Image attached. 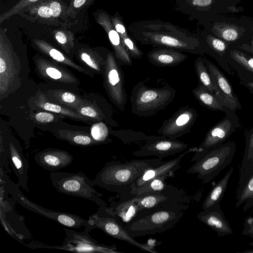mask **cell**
I'll return each mask as SVG.
<instances>
[{"label":"cell","instance_id":"1","mask_svg":"<svg viewBox=\"0 0 253 253\" xmlns=\"http://www.w3.org/2000/svg\"><path fill=\"white\" fill-rule=\"evenodd\" d=\"M128 31L134 39L143 44L194 54H202L206 51L205 42L199 36L159 19L132 23Z\"/></svg>","mask_w":253,"mask_h":253},{"label":"cell","instance_id":"2","mask_svg":"<svg viewBox=\"0 0 253 253\" xmlns=\"http://www.w3.org/2000/svg\"><path fill=\"white\" fill-rule=\"evenodd\" d=\"M162 159H134L125 162L111 161L106 163L93 181L95 185L116 193L118 196L129 195L137 178L146 169L163 164L165 162Z\"/></svg>","mask_w":253,"mask_h":253},{"label":"cell","instance_id":"3","mask_svg":"<svg viewBox=\"0 0 253 253\" xmlns=\"http://www.w3.org/2000/svg\"><path fill=\"white\" fill-rule=\"evenodd\" d=\"M188 207V203L175 202L142 210L130 222L122 225L133 238L162 233L175 226Z\"/></svg>","mask_w":253,"mask_h":253},{"label":"cell","instance_id":"4","mask_svg":"<svg viewBox=\"0 0 253 253\" xmlns=\"http://www.w3.org/2000/svg\"><path fill=\"white\" fill-rule=\"evenodd\" d=\"M175 95V90L169 84L159 87H150L143 82H139L131 91V112L139 117L153 116L165 109Z\"/></svg>","mask_w":253,"mask_h":253},{"label":"cell","instance_id":"5","mask_svg":"<svg viewBox=\"0 0 253 253\" xmlns=\"http://www.w3.org/2000/svg\"><path fill=\"white\" fill-rule=\"evenodd\" d=\"M49 177L53 186L60 193L90 200L99 206H107L102 199L103 194L94 188L93 180L89 179L82 171H51Z\"/></svg>","mask_w":253,"mask_h":253},{"label":"cell","instance_id":"6","mask_svg":"<svg viewBox=\"0 0 253 253\" xmlns=\"http://www.w3.org/2000/svg\"><path fill=\"white\" fill-rule=\"evenodd\" d=\"M236 146L227 142L210 150L187 169L188 174H196L204 183H208L231 162Z\"/></svg>","mask_w":253,"mask_h":253},{"label":"cell","instance_id":"7","mask_svg":"<svg viewBox=\"0 0 253 253\" xmlns=\"http://www.w3.org/2000/svg\"><path fill=\"white\" fill-rule=\"evenodd\" d=\"M12 47L1 39L0 46V99L20 87L24 82V66Z\"/></svg>","mask_w":253,"mask_h":253},{"label":"cell","instance_id":"8","mask_svg":"<svg viewBox=\"0 0 253 253\" xmlns=\"http://www.w3.org/2000/svg\"><path fill=\"white\" fill-rule=\"evenodd\" d=\"M3 187L4 191L9 193L18 203L27 210L40 214L46 218L57 222L59 224L72 228H79L88 224V220L72 213L65 212L49 210L42 207L31 201L19 189V185L12 181L4 173Z\"/></svg>","mask_w":253,"mask_h":253},{"label":"cell","instance_id":"9","mask_svg":"<svg viewBox=\"0 0 253 253\" xmlns=\"http://www.w3.org/2000/svg\"><path fill=\"white\" fill-rule=\"evenodd\" d=\"M105 206H99L97 211L89 216L88 224L84 227V230L90 232L94 229L98 228L109 236L126 242L142 251L151 253H158L154 249L155 244L141 243L130 236L121 222L106 211Z\"/></svg>","mask_w":253,"mask_h":253},{"label":"cell","instance_id":"10","mask_svg":"<svg viewBox=\"0 0 253 253\" xmlns=\"http://www.w3.org/2000/svg\"><path fill=\"white\" fill-rule=\"evenodd\" d=\"M114 54L109 52L103 73L104 86L111 102L125 111L127 101L124 72Z\"/></svg>","mask_w":253,"mask_h":253},{"label":"cell","instance_id":"11","mask_svg":"<svg viewBox=\"0 0 253 253\" xmlns=\"http://www.w3.org/2000/svg\"><path fill=\"white\" fill-rule=\"evenodd\" d=\"M66 237L60 249L80 253H120L115 244L107 245L98 242L92 238L88 231L81 232L64 228Z\"/></svg>","mask_w":253,"mask_h":253},{"label":"cell","instance_id":"12","mask_svg":"<svg viewBox=\"0 0 253 253\" xmlns=\"http://www.w3.org/2000/svg\"><path fill=\"white\" fill-rule=\"evenodd\" d=\"M197 116V111L194 108L189 105L182 107L163 122L158 133L166 138L177 139L191 131Z\"/></svg>","mask_w":253,"mask_h":253},{"label":"cell","instance_id":"13","mask_svg":"<svg viewBox=\"0 0 253 253\" xmlns=\"http://www.w3.org/2000/svg\"><path fill=\"white\" fill-rule=\"evenodd\" d=\"M34 61L38 75L46 82L68 85H79V80L66 66L41 56L35 57Z\"/></svg>","mask_w":253,"mask_h":253},{"label":"cell","instance_id":"14","mask_svg":"<svg viewBox=\"0 0 253 253\" xmlns=\"http://www.w3.org/2000/svg\"><path fill=\"white\" fill-rule=\"evenodd\" d=\"M134 197L140 211L171 203L189 204L190 201L184 190L170 184L161 191L134 195Z\"/></svg>","mask_w":253,"mask_h":253},{"label":"cell","instance_id":"15","mask_svg":"<svg viewBox=\"0 0 253 253\" xmlns=\"http://www.w3.org/2000/svg\"><path fill=\"white\" fill-rule=\"evenodd\" d=\"M189 145L177 139L166 138L161 135L148 140L132 155L138 157L155 156L160 158L173 155L186 150Z\"/></svg>","mask_w":253,"mask_h":253},{"label":"cell","instance_id":"16","mask_svg":"<svg viewBox=\"0 0 253 253\" xmlns=\"http://www.w3.org/2000/svg\"><path fill=\"white\" fill-rule=\"evenodd\" d=\"M1 143L12 170L18 179V184L28 191L29 163L19 143L13 139L4 140Z\"/></svg>","mask_w":253,"mask_h":253},{"label":"cell","instance_id":"17","mask_svg":"<svg viewBox=\"0 0 253 253\" xmlns=\"http://www.w3.org/2000/svg\"><path fill=\"white\" fill-rule=\"evenodd\" d=\"M204 59L216 88V96L222 106L232 110L237 109L240 105L238 99L226 77L214 64L206 58Z\"/></svg>","mask_w":253,"mask_h":253},{"label":"cell","instance_id":"18","mask_svg":"<svg viewBox=\"0 0 253 253\" xmlns=\"http://www.w3.org/2000/svg\"><path fill=\"white\" fill-rule=\"evenodd\" d=\"M232 126L231 120L224 118L211 128L201 144L197 147V151L191 161L195 162L208 151L222 144L232 132Z\"/></svg>","mask_w":253,"mask_h":253},{"label":"cell","instance_id":"19","mask_svg":"<svg viewBox=\"0 0 253 253\" xmlns=\"http://www.w3.org/2000/svg\"><path fill=\"white\" fill-rule=\"evenodd\" d=\"M117 198L118 200H116L115 197L109 198L110 205L105 207V210L124 225L130 222L140 210L134 195H117Z\"/></svg>","mask_w":253,"mask_h":253},{"label":"cell","instance_id":"20","mask_svg":"<svg viewBox=\"0 0 253 253\" xmlns=\"http://www.w3.org/2000/svg\"><path fill=\"white\" fill-rule=\"evenodd\" d=\"M73 156L68 151L59 149L42 150L34 156L36 163L46 170L55 171L68 167L73 161Z\"/></svg>","mask_w":253,"mask_h":253},{"label":"cell","instance_id":"21","mask_svg":"<svg viewBox=\"0 0 253 253\" xmlns=\"http://www.w3.org/2000/svg\"><path fill=\"white\" fill-rule=\"evenodd\" d=\"M28 104L30 107L34 110L49 111L88 124H91L94 122L90 119L80 115L73 109L50 102L46 98L44 92L41 90H38L29 100Z\"/></svg>","mask_w":253,"mask_h":253},{"label":"cell","instance_id":"22","mask_svg":"<svg viewBox=\"0 0 253 253\" xmlns=\"http://www.w3.org/2000/svg\"><path fill=\"white\" fill-rule=\"evenodd\" d=\"M197 151V147L189 148L175 158L165 162L158 166L146 169L136 180L132 190L142 186L153 178L162 175L170 174L172 177H174L175 172L181 167L182 159L185 155L190 153H195Z\"/></svg>","mask_w":253,"mask_h":253},{"label":"cell","instance_id":"23","mask_svg":"<svg viewBox=\"0 0 253 253\" xmlns=\"http://www.w3.org/2000/svg\"><path fill=\"white\" fill-rule=\"evenodd\" d=\"M198 219L215 231L219 237L232 234L233 231L225 218L220 206L203 211L197 215Z\"/></svg>","mask_w":253,"mask_h":253},{"label":"cell","instance_id":"24","mask_svg":"<svg viewBox=\"0 0 253 253\" xmlns=\"http://www.w3.org/2000/svg\"><path fill=\"white\" fill-rule=\"evenodd\" d=\"M236 199V207L239 208L244 204V211L253 207V166L239 172Z\"/></svg>","mask_w":253,"mask_h":253},{"label":"cell","instance_id":"25","mask_svg":"<svg viewBox=\"0 0 253 253\" xmlns=\"http://www.w3.org/2000/svg\"><path fill=\"white\" fill-rule=\"evenodd\" d=\"M149 61L159 67L176 66L185 61L188 56L182 52L166 47H155L147 54Z\"/></svg>","mask_w":253,"mask_h":253},{"label":"cell","instance_id":"26","mask_svg":"<svg viewBox=\"0 0 253 253\" xmlns=\"http://www.w3.org/2000/svg\"><path fill=\"white\" fill-rule=\"evenodd\" d=\"M100 23L106 31L109 41L113 46L114 55L121 65L131 66L132 58L124 47L121 38L114 28L107 15L102 14Z\"/></svg>","mask_w":253,"mask_h":253},{"label":"cell","instance_id":"27","mask_svg":"<svg viewBox=\"0 0 253 253\" xmlns=\"http://www.w3.org/2000/svg\"><path fill=\"white\" fill-rule=\"evenodd\" d=\"M75 111L93 121L105 122L113 126H118L117 122L112 118L113 111L109 104L101 107L95 103L92 104L87 100Z\"/></svg>","mask_w":253,"mask_h":253},{"label":"cell","instance_id":"28","mask_svg":"<svg viewBox=\"0 0 253 253\" xmlns=\"http://www.w3.org/2000/svg\"><path fill=\"white\" fill-rule=\"evenodd\" d=\"M36 43L39 48L53 61L63 65L69 66L90 77L94 76V73L92 71L76 63L58 49L43 42H38Z\"/></svg>","mask_w":253,"mask_h":253},{"label":"cell","instance_id":"29","mask_svg":"<svg viewBox=\"0 0 253 253\" xmlns=\"http://www.w3.org/2000/svg\"><path fill=\"white\" fill-rule=\"evenodd\" d=\"M44 93L50 102L74 110L87 101L76 93L64 89H48Z\"/></svg>","mask_w":253,"mask_h":253},{"label":"cell","instance_id":"30","mask_svg":"<svg viewBox=\"0 0 253 253\" xmlns=\"http://www.w3.org/2000/svg\"><path fill=\"white\" fill-rule=\"evenodd\" d=\"M233 170L234 168L231 167L224 176L212 187L203 201L202 206L203 211L220 206V202L225 194Z\"/></svg>","mask_w":253,"mask_h":253},{"label":"cell","instance_id":"31","mask_svg":"<svg viewBox=\"0 0 253 253\" xmlns=\"http://www.w3.org/2000/svg\"><path fill=\"white\" fill-rule=\"evenodd\" d=\"M108 52L101 54L91 50H82L78 53V57L82 65L86 66L94 73L103 75Z\"/></svg>","mask_w":253,"mask_h":253},{"label":"cell","instance_id":"32","mask_svg":"<svg viewBox=\"0 0 253 253\" xmlns=\"http://www.w3.org/2000/svg\"><path fill=\"white\" fill-rule=\"evenodd\" d=\"M57 136L76 146L87 147L98 145L90 134L84 131L61 129L57 131Z\"/></svg>","mask_w":253,"mask_h":253},{"label":"cell","instance_id":"33","mask_svg":"<svg viewBox=\"0 0 253 253\" xmlns=\"http://www.w3.org/2000/svg\"><path fill=\"white\" fill-rule=\"evenodd\" d=\"M192 93L202 105L213 110H223V107L216 95L208 91L201 84H198L192 90Z\"/></svg>","mask_w":253,"mask_h":253},{"label":"cell","instance_id":"34","mask_svg":"<svg viewBox=\"0 0 253 253\" xmlns=\"http://www.w3.org/2000/svg\"><path fill=\"white\" fill-rule=\"evenodd\" d=\"M194 68L199 81V84L216 96V88L206 66L203 58L199 56L196 59L194 63Z\"/></svg>","mask_w":253,"mask_h":253},{"label":"cell","instance_id":"35","mask_svg":"<svg viewBox=\"0 0 253 253\" xmlns=\"http://www.w3.org/2000/svg\"><path fill=\"white\" fill-rule=\"evenodd\" d=\"M110 133L117 137L124 143L145 141L146 142L157 138L160 136L148 135L142 132L135 131L131 129L111 130Z\"/></svg>","mask_w":253,"mask_h":253},{"label":"cell","instance_id":"36","mask_svg":"<svg viewBox=\"0 0 253 253\" xmlns=\"http://www.w3.org/2000/svg\"><path fill=\"white\" fill-rule=\"evenodd\" d=\"M169 177L172 176L170 174H166L153 178L142 186L131 190L130 194L138 195L161 191L167 186L166 180Z\"/></svg>","mask_w":253,"mask_h":253},{"label":"cell","instance_id":"37","mask_svg":"<svg viewBox=\"0 0 253 253\" xmlns=\"http://www.w3.org/2000/svg\"><path fill=\"white\" fill-rule=\"evenodd\" d=\"M109 134V128L103 122H97L90 128V134L97 144L110 143L111 140L108 137Z\"/></svg>","mask_w":253,"mask_h":253},{"label":"cell","instance_id":"38","mask_svg":"<svg viewBox=\"0 0 253 253\" xmlns=\"http://www.w3.org/2000/svg\"><path fill=\"white\" fill-rule=\"evenodd\" d=\"M29 116L34 122L42 124L61 121L65 118L63 115L44 110L32 112Z\"/></svg>","mask_w":253,"mask_h":253},{"label":"cell","instance_id":"39","mask_svg":"<svg viewBox=\"0 0 253 253\" xmlns=\"http://www.w3.org/2000/svg\"><path fill=\"white\" fill-rule=\"evenodd\" d=\"M253 166V132L247 139L239 172Z\"/></svg>","mask_w":253,"mask_h":253},{"label":"cell","instance_id":"40","mask_svg":"<svg viewBox=\"0 0 253 253\" xmlns=\"http://www.w3.org/2000/svg\"><path fill=\"white\" fill-rule=\"evenodd\" d=\"M121 38L124 47L132 58L136 59L142 57L143 52L137 47L128 35Z\"/></svg>","mask_w":253,"mask_h":253},{"label":"cell","instance_id":"41","mask_svg":"<svg viewBox=\"0 0 253 253\" xmlns=\"http://www.w3.org/2000/svg\"><path fill=\"white\" fill-rule=\"evenodd\" d=\"M232 58L246 69L253 73V58L247 57L243 53L236 50L231 52Z\"/></svg>","mask_w":253,"mask_h":253},{"label":"cell","instance_id":"42","mask_svg":"<svg viewBox=\"0 0 253 253\" xmlns=\"http://www.w3.org/2000/svg\"><path fill=\"white\" fill-rule=\"evenodd\" d=\"M205 41L211 49L219 53L224 52L226 49V45L223 41L211 35L206 36Z\"/></svg>","mask_w":253,"mask_h":253},{"label":"cell","instance_id":"43","mask_svg":"<svg viewBox=\"0 0 253 253\" xmlns=\"http://www.w3.org/2000/svg\"><path fill=\"white\" fill-rule=\"evenodd\" d=\"M111 21L114 28L121 37L128 36L126 27L119 15L117 14L116 15H115L111 19Z\"/></svg>","mask_w":253,"mask_h":253},{"label":"cell","instance_id":"44","mask_svg":"<svg viewBox=\"0 0 253 253\" xmlns=\"http://www.w3.org/2000/svg\"><path fill=\"white\" fill-rule=\"evenodd\" d=\"M219 35L225 41H234L238 38V33L235 29L228 27L224 28Z\"/></svg>","mask_w":253,"mask_h":253},{"label":"cell","instance_id":"45","mask_svg":"<svg viewBox=\"0 0 253 253\" xmlns=\"http://www.w3.org/2000/svg\"><path fill=\"white\" fill-rule=\"evenodd\" d=\"M242 234L253 238V216L248 217L245 220ZM249 245L253 247V242Z\"/></svg>","mask_w":253,"mask_h":253},{"label":"cell","instance_id":"46","mask_svg":"<svg viewBox=\"0 0 253 253\" xmlns=\"http://www.w3.org/2000/svg\"><path fill=\"white\" fill-rule=\"evenodd\" d=\"M51 16L55 17L58 16L61 13V7L60 3L57 1H53L49 6Z\"/></svg>","mask_w":253,"mask_h":253},{"label":"cell","instance_id":"47","mask_svg":"<svg viewBox=\"0 0 253 253\" xmlns=\"http://www.w3.org/2000/svg\"><path fill=\"white\" fill-rule=\"evenodd\" d=\"M38 13L40 16L44 18H49L51 16L49 7L46 6L40 7Z\"/></svg>","mask_w":253,"mask_h":253},{"label":"cell","instance_id":"48","mask_svg":"<svg viewBox=\"0 0 253 253\" xmlns=\"http://www.w3.org/2000/svg\"><path fill=\"white\" fill-rule=\"evenodd\" d=\"M55 38L57 42L62 45H64L67 42V39L65 35L61 32H58L55 34Z\"/></svg>","mask_w":253,"mask_h":253},{"label":"cell","instance_id":"49","mask_svg":"<svg viewBox=\"0 0 253 253\" xmlns=\"http://www.w3.org/2000/svg\"><path fill=\"white\" fill-rule=\"evenodd\" d=\"M86 0H75L74 1V6L76 8H79L83 5Z\"/></svg>","mask_w":253,"mask_h":253},{"label":"cell","instance_id":"50","mask_svg":"<svg viewBox=\"0 0 253 253\" xmlns=\"http://www.w3.org/2000/svg\"><path fill=\"white\" fill-rule=\"evenodd\" d=\"M247 85L249 87H250V88H252V89H253V82H249V83H248L247 84Z\"/></svg>","mask_w":253,"mask_h":253},{"label":"cell","instance_id":"51","mask_svg":"<svg viewBox=\"0 0 253 253\" xmlns=\"http://www.w3.org/2000/svg\"><path fill=\"white\" fill-rule=\"evenodd\" d=\"M29 2H35L37 0H27Z\"/></svg>","mask_w":253,"mask_h":253},{"label":"cell","instance_id":"52","mask_svg":"<svg viewBox=\"0 0 253 253\" xmlns=\"http://www.w3.org/2000/svg\"><path fill=\"white\" fill-rule=\"evenodd\" d=\"M252 43H253V42H252Z\"/></svg>","mask_w":253,"mask_h":253}]
</instances>
